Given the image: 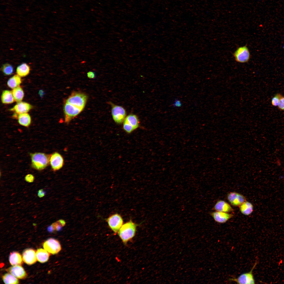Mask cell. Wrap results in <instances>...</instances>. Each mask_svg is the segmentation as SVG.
<instances>
[{"mask_svg": "<svg viewBox=\"0 0 284 284\" xmlns=\"http://www.w3.org/2000/svg\"><path fill=\"white\" fill-rule=\"evenodd\" d=\"M138 225L131 220L123 224L118 232L119 236L125 245L135 236Z\"/></svg>", "mask_w": 284, "mask_h": 284, "instance_id": "1", "label": "cell"}, {"mask_svg": "<svg viewBox=\"0 0 284 284\" xmlns=\"http://www.w3.org/2000/svg\"><path fill=\"white\" fill-rule=\"evenodd\" d=\"M32 167L38 170H43L49 164L50 155L42 153L36 152L30 154Z\"/></svg>", "mask_w": 284, "mask_h": 284, "instance_id": "2", "label": "cell"}, {"mask_svg": "<svg viewBox=\"0 0 284 284\" xmlns=\"http://www.w3.org/2000/svg\"><path fill=\"white\" fill-rule=\"evenodd\" d=\"M88 98V96L85 94L80 92H74L71 93L65 102L83 110Z\"/></svg>", "mask_w": 284, "mask_h": 284, "instance_id": "3", "label": "cell"}, {"mask_svg": "<svg viewBox=\"0 0 284 284\" xmlns=\"http://www.w3.org/2000/svg\"><path fill=\"white\" fill-rule=\"evenodd\" d=\"M109 103L111 106V114L113 120L117 124H121L126 116L125 109L122 106L111 102Z\"/></svg>", "mask_w": 284, "mask_h": 284, "instance_id": "4", "label": "cell"}, {"mask_svg": "<svg viewBox=\"0 0 284 284\" xmlns=\"http://www.w3.org/2000/svg\"><path fill=\"white\" fill-rule=\"evenodd\" d=\"M63 110L64 122L68 124L80 114L83 110L65 102L63 105Z\"/></svg>", "mask_w": 284, "mask_h": 284, "instance_id": "5", "label": "cell"}, {"mask_svg": "<svg viewBox=\"0 0 284 284\" xmlns=\"http://www.w3.org/2000/svg\"><path fill=\"white\" fill-rule=\"evenodd\" d=\"M256 261L251 270L249 272L243 273L238 277L230 278L229 280L234 282L237 284H254L255 283L253 271L257 263Z\"/></svg>", "mask_w": 284, "mask_h": 284, "instance_id": "6", "label": "cell"}, {"mask_svg": "<svg viewBox=\"0 0 284 284\" xmlns=\"http://www.w3.org/2000/svg\"><path fill=\"white\" fill-rule=\"evenodd\" d=\"M233 55L236 61L240 63L247 62L250 58V51L246 45L238 48L234 52Z\"/></svg>", "mask_w": 284, "mask_h": 284, "instance_id": "7", "label": "cell"}, {"mask_svg": "<svg viewBox=\"0 0 284 284\" xmlns=\"http://www.w3.org/2000/svg\"><path fill=\"white\" fill-rule=\"evenodd\" d=\"M108 225L115 233H116L123 224V219L119 214L116 213L111 215L106 219Z\"/></svg>", "mask_w": 284, "mask_h": 284, "instance_id": "8", "label": "cell"}, {"mask_svg": "<svg viewBox=\"0 0 284 284\" xmlns=\"http://www.w3.org/2000/svg\"><path fill=\"white\" fill-rule=\"evenodd\" d=\"M43 247L49 253L55 254L61 250V246L57 240L52 238H49L45 241L43 244Z\"/></svg>", "mask_w": 284, "mask_h": 284, "instance_id": "9", "label": "cell"}, {"mask_svg": "<svg viewBox=\"0 0 284 284\" xmlns=\"http://www.w3.org/2000/svg\"><path fill=\"white\" fill-rule=\"evenodd\" d=\"M64 163L63 158L59 153L55 152L50 155L49 164L53 170L56 171L60 169Z\"/></svg>", "mask_w": 284, "mask_h": 284, "instance_id": "10", "label": "cell"}, {"mask_svg": "<svg viewBox=\"0 0 284 284\" xmlns=\"http://www.w3.org/2000/svg\"><path fill=\"white\" fill-rule=\"evenodd\" d=\"M227 198L231 205L235 207H239L246 201V197L243 195L235 192L228 193Z\"/></svg>", "mask_w": 284, "mask_h": 284, "instance_id": "11", "label": "cell"}, {"mask_svg": "<svg viewBox=\"0 0 284 284\" xmlns=\"http://www.w3.org/2000/svg\"><path fill=\"white\" fill-rule=\"evenodd\" d=\"M33 108V106L25 102H17L13 108L9 109L10 111L14 113L13 116L15 118L18 117L20 114L27 113Z\"/></svg>", "mask_w": 284, "mask_h": 284, "instance_id": "12", "label": "cell"}, {"mask_svg": "<svg viewBox=\"0 0 284 284\" xmlns=\"http://www.w3.org/2000/svg\"><path fill=\"white\" fill-rule=\"evenodd\" d=\"M210 215L215 221L220 224L226 222L234 216L233 214L229 213L216 211L210 212Z\"/></svg>", "mask_w": 284, "mask_h": 284, "instance_id": "13", "label": "cell"}, {"mask_svg": "<svg viewBox=\"0 0 284 284\" xmlns=\"http://www.w3.org/2000/svg\"><path fill=\"white\" fill-rule=\"evenodd\" d=\"M22 255L23 261L28 265L33 264L37 261L36 252L32 249H26L23 251Z\"/></svg>", "mask_w": 284, "mask_h": 284, "instance_id": "14", "label": "cell"}, {"mask_svg": "<svg viewBox=\"0 0 284 284\" xmlns=\"http://www.w3.org/2000/svg\"><path fill=\"white\" fill-rule=\"evenodd\" d=\"M6 271L17 278L24 279L27 277L26 273L21 265L13 266L7 269Z\"/></svg>", "mask_w": 284, "mask_h": 284, "instance_id": "15", "label": "cell"}, {"mask_svg": "<svg viewBox=\"0 0 284 284\" xmlns=\"http://www.w3.org/2000/svg\"><path fill=\"white\" fill-rule=\"evenodd\" d=\"M213 209L216 211L229 213L234 211V210L230 205L223 200H218L213 207Z\"/></svg>", "mask_w": 284, "mask_h": 284, "instance_id": "16", "label": "cell"}, {"mask_svg": "<svg viewBox=\"0 0 284 284\" xmlns=\"http://www.w3.org/2000/svg\"><path fill=\"white\" fill-rule=\"evenodd\" d=\"M124 121L135 130L139 126L140 121L138 116L135 114H130L126 116Z\"/></svg>", "mask_w": 284, "mask_h": 284, "instance_id": "17", "label": "cell"}, {"mask_svg": "<svg viewBox=\"0 0 284 284\" xmlns=\"http://www.w3.org/2000/svg\"><path fill=\"white\" fill-rule=\"evenodd\" d=\"M23 260L21 255L18 252L15 251L10 253L9 261L12 266L22 265L23 262Z\"/></svg>", "mask_w": 284, "mask_h": 284, "instance_id": "18", "label": "cell"}, {"mask_svg": "<svg viewBox=\"0 0 284 284\" xmlns=\"http://www.w3.org/2000/svg\"><path fill=\"white\" fill-rule=\"evenodd\" d=\"M239 207L241 212L245 215L248 216L251 214L253 211V204L247 201Z\"/></svg>", "mask_w": 284, "mask_h": 284, "instance_id": "19", "label": "cell"}, {"mask_svg": "<svg viewBox=\"0 0 284 284\" xmlns=\"http://www.w3.org/2000/svg\"><path fill=\"white\" fill-rule=\"evenodd\" d=\"M48 252L44 249L39 248L37 249L36 252L37 260L42 263L47 261L49 256V253Z\"/></svg>", "mask_w": 284, "mask_h": 284, "instance_id": "20", "label": "cell"}, {"mask_svg": "<svg viewBox=\"0 0 284 284\" xmlns=\"http://www.w3.org/2000/svg\"><path fill=\"white\" fill-rule=\"evenodd\" d=\"M17 118L18 123L22 126L28 127L31 124V117L27 113L20 114L18 115Z\"/></svg>", "mask_w": 284, "mask_h": 284, "instance_id": "21", "label": "cell"}, {"mask_svg": "<svg viewBox=\"0 0 284 284\" xmlns=\"http://www.w3.org/2000/svg\"><path fill=\"white\" fill-rule=\"evenodd\" d=\"M1 100L3 103L6 104L12 103L15 101L12 91L8 90L3 91Z\"/></svg>", "mask_w": 284, "mask_h": 284, "instance_id": "22", "label": "cell"}, {"mask_svg": "<svg viewBox=\"0 0 284 284\" xmlns=\"http://www.w3.org/2000/svg\"><path fill=\"white\" fill-rule=\"evenodd\" d=\"M30 70L29 65L26 63H23L17 67L16 73L17 74L21 77H24L29 74Z\"/></svg>", "mask_w": 284, "mask_h": 284, "instance_id": "23", "label": "cell"}, {"mask_svg": "<svg viewBox=\"0 0 284 284\" xmlns=\"http://www.w3.org/2000/svg\"><path fill=\"white\" fill-rule=\"evenodd\" d=\"M21 83V77L18 74H16L8 80L7 85L10 88L13 89L19 86Z\"/></svg>", "mask_w": 284, "mask_h": 284, "instance_id": "24", "label": "cell"}, {"mask_svg": "<svg viewBox=\"0 0 284 284\" xmlns=\"http://www.w3.org/2000/svg\"><path fill=\"white\" fill-rule=\"evenodd\" d=\"M15 101L17 102L23 100L24 93L22 88L19 86L13 89L12 91Z\"/></svg>", "mask_w": 284, "mask_h": 284, "instance_id": "25", "label": "cell"}, {"mask_svg": "<svg viewBox=\"0 0 284 284\" xmlns=\"http://www.w3.org/2000/svg\"><path fill=\"white\" fill-rule=\"evenodd\" d=\"M65 221L64 220H59L49 226L48 228V230L50 232H52L54 231H59L65 225Z\"/></svg>", "mask_w": 284, "mask_h": 284, "instance_id": "26", "label": "cell"}, {"mask_svg": "<svg viewBox=\"0 0 284 284\" xmlns=\"http://www.w3.org/2000/svg\"><path fill=\"white\" fill-rule=\"evenodd\" d=\"M4 283L5 284H18L19 281L17 278L10 273H6L2 277Z\"/></svg>", "mask_w": 284, "mask_h": 284, "instance_id": "27", "label": "cell"}, {"mask_svg": "<svg viewBox=\"0 0 284 284\" xmlns=\"http://www.w3.org/2000/svg\"><path fill=\"white\" fill-rule=\"evenodd\" d=\"M3 73L6 75H11L13 72V68L11 65L8 63L4 64L1 67Z\"/></svg>", "mask_w": 284, "mask_h": 284, "instance_id": "28", "label": "cell"}, {"mask_svg": "<svg viewBox=\"0 0 284 284\" xmlns=\"http://www.w3.org/2000/svg\"><path fill=\"white\" fill-rule=\"evenodd\" d=\"M282 95L280 93L276 94L272 98L271 100V104L274 106H278L279 101Z\"/></svg>", "mask_w": 284, "mask_h": 284, "instance_id": "29", "label": "cell"}, {"mask_svg": "<svg viewBox=\"0 0 284 284\" xmlns=\"http://www.w3.org/2000/svg\"><path fill=\"white\" fill-rule=\"evenodd\" d=\"M123 129L126 133H130L135 130L133 127L124 121H123Z\"/></svg>", "mask_w": 284, "mask_h": 284, "instance_id": "30", "label": "cell"}, {"mask_svg": "<svg viewBox=\"0 0 284 284\" xmlns=\"http://www.w3.org/2000/svg\"><path fill=\"white\" fill-rule=\"evenodd\" d=\"M278 109L281 110H284V96L281 97L278 105Z\"/></svg>", "mask_w": 284, "mask_h": 284, "instance_id": "31", "label": "cell"}, {"mask_svg": "<svg viewBox=\"0 0 284 284\" xmlns=\"http://www.w3.org/2000/svg\"><path fill=\"white\" fill-rule=\"evenodd\" d=\"M25 180L28 182H33L34 177V176L32 174H29L26 175L25 177Z\"/></svg>", "mask_w": 284, "mask_h": 284, "instance_id": "32", "label": "cell"}, {"mask_svg": "<svg viewBox=\"0 0 284 284\" xmlns=\"http://www.w3.org/2000/svg\"><path fill=\"white\" fill-rule=\"evenodd\" d=\"M182 103L179 99H175L172 104V106L175 108H180L181 106Z\"/></svg>", "mask_w": 284, "mask_h": 284, "instance_id": "33", "label": "cell"}, {"mask_svg": "<svg viewBox=\"0 0 284 284\" xmlns=\"http://www.w3.org/2000/svg\"><path fill=\"white\" fill-rule=\"evenodd\" d=\"M88 77L90 79H94L96 77V74L94 72L89 71L87 73Z\"/></svg>", "mask_w": 284, "mask_h": 284, "instance_id": "34", "label": "cell"}, {"mask_svg": "<svg viewBox=\"0 0 284 284\" xmlns=\"http://www.w3.org/2000/svg\"><path fill=\"white\" fill-rule=\"evenodd\" d=\"M38 196L40 198L44 196L46 194V192L43 189H41L39 190L38 192Z\"/></svg>", "mask_w": 284, "mask_h": 284, "instance_id": "35", "label": "cell"}]
</instances>
